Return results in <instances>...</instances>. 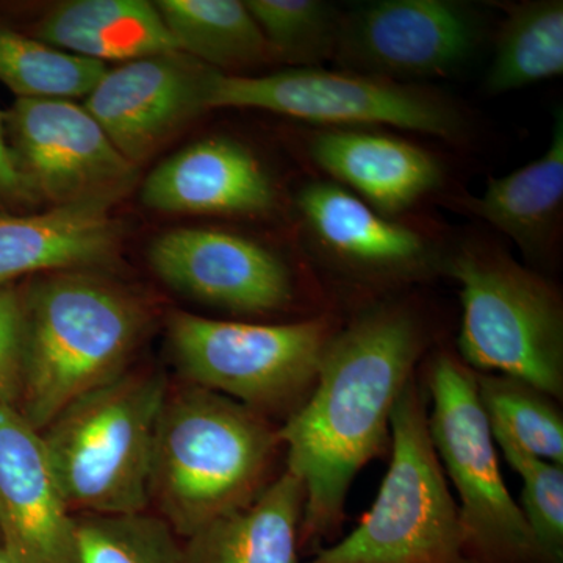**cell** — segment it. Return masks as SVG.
<instances>
[{
	"instance_id": "2e32d148",
	"label": "cell",
	"mask_w": 563,
	"mask_h": 563,
	"mask_svg": "<svg viewBox=\"0 0 563 563\" xmlns=\"http://www.w3.org/2000/svg\"><path fill=\"white\" fill-rule=\"evenodd\" d=\"M141 201L163 213L261 217L276 209V185L254 152L210 136L161 163L144 180Z\"/></svg>"
},
{
	"instance_id": "603a6c76",
	"label": "cell",
	"mask_w": 563,
	"mask_h": 563,
	"mask_svg": "<svg viewBox=\"0 0 563 563\" xmlns=\"http://www.w3.org/2000/svg\"><path fill=\"white\" fill-rule=\"evenodd\" d=\"M562 73V0H529L509 5L496 35L485 91L504 95Z\"/></svg>"
},
{
	"instance_id": "30bf717a",
	"label": "cell",
	"mask_w": 563,
	"mask_h": 563,
	"mask_svg": "<svg viewBox=\"0 0 563 563\" xmlns=\"http://www.w3.org/2000/svg\"><path fill=\"white\" fill-rule=\"evenodd\" d=\"M3 114L18 168L38 202L111 207L139 179V166L70 99H16Z\"/></svg>"
},
{
	"instance_id": "d6986e66",
	"label": "cell",
	"mask_w": 563,
	"mask_h": 563,
	"mask_svg": "<svg viewBox=\"0 0 563 563\" xmlns=\"http://www.w3.org/2000/svg\"><path fill=\"white\" fill-rule=\"evenodd\" d=\"M450 207L498 229L525 255L542 258L558 246L563 222V114L554 118L550 146L536 161L490 177L479 196H451Z\"/></svg>"
},
{
	"instance_id": "4fadbf2b",
	"label": "cell",
	"mask_w": 563,
	"mask_h": 563,
	"mask_svg": "<svg viewBox=\"0 0 563 563\" xmlns=\"http://www.w3.org/2000/svg\"><path fill=\"white\" fill-rule=\"evenodd\" d=\"M213 70L184 52L125 62L107 68L85 96L84 107L114 147L140 166L207 111Z\"/></svg>"
},
{
	"instance_id": "ba28073f",
	"label": "cell",
	"mask_w": 563,
	"mask_h": 563,
	"mask_svg": "<svg viewBox=\"0 0 563 563\" xmlns=\"http://www.w3.org/2000/svg\"><path fill=\"white\" fill-rule=\"evenodd\" d=\"M206 107L272 111L320 128L401 129L454 143L470 133L468 114L442 91L350 70L290 68L265 76L213 70Z\"/></svg>"
},
{
	"instance_id": "484cf974",
	"label": "cell",
	"mask_w": 563,
	"mask_h": 563,
	"mask_svg": "<svg viewBox=\"0 0 563 563\" xmlns=\"http://www.w3.org/2000/svg\"><path fill=\"white\" fill-rule=\"evenodd\" d=\"M80 563H185V542L157 514L76 515Z\"/></svg>"
},
{
	"instance_id": "f1b7e54d",
	"label": "cell",
	"mask_w": 563,
	"mask_h": 563,
	"mask_svg": "<svg viewBox=\"0 0 563 563\" xmlns=\"http://www.w3.org/2000/svg\"><path fill=\"white\" fill-rule=\"evenodd\" d=\"M22 288H0V402L18 409L22 388Z\"/></svg>"
},
{
	"instance_id": "ffe728a7",
	"label": "cell",
	"mask_w": 563,
	"mask_h": 563,
	"mask_svg": "<svg viewBox=\"0 0 563 563\" xmlns=\"http://www.w3.org/2000/svg\"><path fill=\"white\" fill-rule=\"evenodd\" d=\"M303 485L285 470L242 509L217 518L185 542V563H301Z\"/></svg>"
},
{
	"instance_id": "9c48e42d",
	"label": "cell",
	"mask_w": 563,
	"mask_h": 563,
	"mask_svg": "<svg viewBox=\"0 0 563 563\" xmlns=\"http://www.w3.org/2000/svg\"><path fill=\"white\" fill-rule=\"evenodd\" d=\"M426 387L432 401L429 433L461 498L470 563H543L521 507L504 484L476 373L453 352L439 351L426 366Z\"/></svg>"
},
{
	"instance_id": "8992f818",
	"label": "cell",
	"mask_w": 563,
	"mask_h": 563,
	"mask_svg": "<svg viewBox=\"0 0 563 563\" xmlns=\"http://www.w3.org/2000/svg\"><path fill=\"white\" fill-rule=\"evenodd\" d=\"M417 373L390 417L391 461L369 512L309 563H470L461 514L433 448Z\"/></svg>"
},
{
	"instance_id": "5bb4252c",
	"label": "cell",
	"mask_w": 563,
	"mask_h": 563,
	"mask_svg": "<svg viewBox=\"0 0 563 563\" xmlns=\"http://www.w3.org/2000/svg\"><path fill=\"white\" fill-rule=\"evenodd\" d=\"M296 206L322 254L358 280L396 285L442 269L443 257L428 235L331 180L303 185Z\"/></svg>"
},
{
	"instance_id": "e0dca14e",
	"label": "cell",
	"mask_w": 563,
	"mask_h": 563,
	"mask_svg": "<svg viewBox=\"0 0 563 563\" xmlns=\"http://www.w3.org/2000/svg\"><path fill=\"white\" fill-rule=\"evenodd\" d=\"M309 154L333 184L391 218L442 190L446 177L431 151L373 128H320Z\"/></svg>"
},
{
	"instance_id": "cb8c5ba5",
	"label": "cell",
	"mask_w": 563,
	"mask_h": 563,
	"mask_svg": "<svg viewBox=\"0 0 563 563\" xmlns=\"http://www.w3.org/2000/svg\"><path fill=\"white\" fill-rule=\"evenodd\" d=\"M106 70V63L68 54L0 21V84L16 99L85 98Z\"/></svg>"
},
{
	"instance_id": "8fae6325",
	"label": "cell",
	"mask_w": 563,
	"mask_h": 563,
	"mask_svg": "<svg viewBox=\"0 0 563 563\" xmlns=\"http://www.w3.org/2000/svg\"><path fill=\"white\" fill-rule=\"evenodd\" d=\"M483 35V20L465 3L379 0L343 14L335 60L350 73L417 84L468 66Z\"/></svg>"
},
{
	"instance_id": "9a60e30c",
	"label": "cell",
	"mask_w": 563,
	"mask_h": 563,
	"mask_svg": "<svg viewBox=\"0 0 563 563\" xmlns=\"http://www.w3.org/2000/svg\"><path fill=\"white\" fill-rule=\"evenodd\" d=\"M0 548L13 563H80L76 515L66 506L41 433L2 402Z\"/></svg>"
},
{
	"instance_id": "3957f363",
	"label": "cell",
	"mask_w": 563,
	"mask_h": 563,
	"mask_svg": "<svg viewBox=\"0 0 563 563\" xmlns=\"http://www.w3.org/2000/svg\"><path fill=\"white\" fill-rule=\"evenodd\" d=\"M280 450L279 428L265 415L187 384L163 401L150 504L180 539H190L257 499L279 476L273 468Z\"/></svg>"
},
{
	"instance_id": "4dcf8cb0",
	"label": "cell",
	"mask_w": 563,
	"mask_h": 563,
	"mask_svg": "<svg viewBox=\"0 0 563 563\" xmlns=\"http://www.w3.org/2000/svg\"><path fill=\"white\" fill-rule=\"evenodd\" d=\"M0 563H13V562H11V559L9 558V555L3 553L2 548H0Z\"/></svg>"
},
{
	"instance_id": "277c9868",
	"label": "cell",
	"mask_w": 563,
	"mask_h": 563,
	"mask_svg": "<svg viewBox=\"0 0 563 563\" xmlns=\"http://www.w3.org/2000/svg\"><path fill=\"white\" fill-rule=\"evenodd\" d=\"M166 393L161 374L128 372L70 402L40 432L70 514L146 512Z\"/></svg>"
},
{
	"instance_id": "7402d4cb",
	"label": "cell",
	"mask_w": 563,
	"mask_h": 563,
	"mask_svg": "<svg viewBox=\"0 0 563 563\" xmlns=\"http://www.w3.org/2000/svg\"><path fill=\"white\" fill-rule=\"evenodd\" d=\"M177 47L210 68H254L279 62L250 10L240 0L154 2Z\"/></svg>"
},
{
	"instance_id": "5b68a950",
	"label": "cell",
	"mask_w": 563,
	"mask_h": 563,
	"mask_svg": "<svg viewBox=\"0 0 563 563\" xmlns=\"http://www.w3.org/2000/svg\"><path fill=\"white\" fill-rule=\"evenodd\" d=\"M461 285L459 358L476 373L504 374L563 398V301L542 274L503 247L468 240L443 257Z\"/></svg>"
},
{
	"instance_id": "83f0119b",
	"label": "cell",
	"mask_w": 563,
	"mask_h": 563,
	"mask_svg": "<svg viewBox=\"0 0 563 563\" xmlns=\"http://www.w3.org/2000/svg\"><path fill=\"white\" fill-rule=\"evenodd\" d=\"M492 433L504 457L523 481L521 512L540 558L543 563H563V466L528 453L501 432Z\"/></svg>"
},
{
	"instance_id": "7c38bea8",
	"label": "cell",
	"mask_w": 563,
	"mask_h": 563,
	"mask_svg": "<svg viewBox=\"0 0 563 563\" xmlns=\"http://www.w3.org/2000/svg\"><path fill=\"white\" fill-rule=\"evenodd\" d=\"M152 269L173 290L242 317H272L298 301L295 274L276 252L218 229H174L151 244Z\"/></svg>"
},
{
	"instance_id": "ac0fdd59",
	"label": "cell",
	"mask_w": 563,
	"mask_h": 563,
	"mask_svg": "<svg viewBox=\"0 0 563 563\" xmlns=\"http://www.w3.org/2000/svg\"><path fill=\"white\" fill-rule=\"evenodd\" d=\"M103 203L0 211V288L31 274L103 268L117 261L122 225Z\"/></svg>"
},
{
	"instance_id": "44dd1931",
	"label": "cell",
	"mask_w": 563,
	"mask_h": 563,
	"mask_svg": "<svg viewBox=\"0 0 563 563\" xmlns=\"http://www.w3.org/2000/svg\"><path fill=\"white\" fill-rule=\"evenodd\" d=\"M35 38L77 57L132 62L180 52L154 2L70 0L36 24Z\"/></svg>"
},
{
	"instance_id": "7a4b0ae2",
	"label": "cell",
	"mask_w": 563,
	"mask_h": 563,
	"mask_svg": "<svg viewBox=\"0 0 563 563\" xmlns=\"http://www.w3.org/2000/svg\"><path fill=\"white\" fill-rule=\"evenodd\" d=\"M21 288L18 410L41 432L70 402L129 372L151 317L139 295L92 269L40 274Z\"/></svg>"
},
{
	"instance_id": "52a82bcc",
	"label": "cell",
	"mask_w": 563,
	"mask_h": 563,
	"mask_svg": "<svg viewBox=\"0 0 563 563\" xmlns=\"http://www.w3.org/2000/svg\"><path fill=\"white\" fill-rule=\"evenodd\" d=\"M339 328L332 314L261 324L174 312L168 344L188 385L285 421L312 393L322 354Z\"/></svg>"
},
{
	"instance_id": "d4e9b609",
	"label": "cell",
	"mask_w": 563,
	"mask_h": 563,
	"mask_svg": "<svg viewBox=\"0 0 563 563\" xmlns=\"http://www.w3.org/2000/svg\"><path fill=\"white\" fill-rule=\"evenodd\" d=\"M476 384L492 431L504 433L543 461L563 466V418L558 399L504 374L476 373Z\"/></svg>"
},
{
	"instance_id": "4316f807",
	"label": "cell",
	"mask_w": 563,
	"mask_h": 563,
	"mask_svg": "<svg viewBox=\"0 0 563 563\" xmlns=\"http://www.w3.org/2000/svg\"><path fill=\"white\" fill-rule=\"evenodd\" d=\"M279 62L318 68L335 58L343 14L322 0H246Z\"/></svg>"
},
{
	"instance_id": "6da1fadb",
	"label": "cell",
	"mask_w": 563,
	"mask_h": 563,
	"mask_svg": "<svg viewBox=\"0 0 563 563\" xmlns=\"http://www.w3.org/2000/svg\"><path fill=\"white\" fill-rule=\"evenodd\" d=\"M429 340L420 309L402 299L373 303L333 333L312 393L279 426L285 470L306 492L302 553H318L342 531L352 481L387 453L393 407Z\"/></svg>"
},
{
	"instance_id": "f546056e",
	"label": "cell",
	"mask_w": 563,
	"mask_h": 563,
	"mask_svg": "<svg viewBox=\"0 0 563 563\" xmlns=\"http://www.w3.org/2000/svg\"><path fill=\"white\" fill-rule=\"evenodd\" d=\"M33 203L38 201L18 168L7 136L5 114L0 110V211L14 213V209L31 207Z\"/></svg>"
}]
</instances>
